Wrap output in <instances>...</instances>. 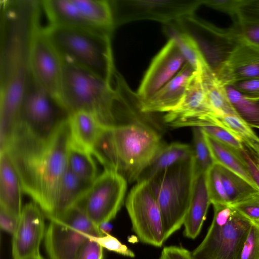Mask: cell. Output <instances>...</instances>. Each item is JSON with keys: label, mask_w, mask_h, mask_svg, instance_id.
<instances>
[{"label": "cell", "mask_w": 259, "mask_h": 259, "mask_svg": "<svg viewBox=\"0 0 259 259\" xmlns=\"http://www.w3.org/2000/svg\"><path fill=\"white\" fill-rule=\"evenodd\" d=\"M75 259H103V248L89 239L80 249Z\"/></svg>", "instance_id": "cell-42"}, {"label": "cell", "mask_w": 259, "mask_h": 259, "mask_svg": "<svg viewBox=\"0 0 259 259\" xmlns=\"http://www.w3.org/2000/svg\"><path fill=\"white\" fill-rule=\"evenodd\" d=\"M98 229L102 235L110 234L112 230V225L110 222H104L98 226Z\"/></svg>", "instance_id": "cell-47"}, {"label": "cell", "mask_w": 259, "mask_h": 259, "mask_svg": "<svg viewBox=\"0 0 259 259\" xmlns=\"http://www.w3.org/2000/svg\"><path fill=\"white\" fill-rule=\"evenodd\" d=\"M37 16L36 13L28 38V63L30 77L37 86L62 106L64 61L45 27L37 23Z\"/></svg>", "instance_id": "cell-10"}, {"label": "cell", "mask_w": 259, "mask_h": 259, "mask_svg": "<svg viewBox=\"0 0 259 259\" xmlns=\"http://www.w3.org/2000/svg\"><path fill=\"white\" fill-rule=\"evenodd\" d=\"M218 165L229 205H233L259 193V191L242 178Z\"/></svg>", "instance_id": "cell-31"}, {"label": "cell", "mask_w": 259, "mask_h": 259, "mask_svg": "<svg viewBox=\"0 0 259 259\" xmlns=\"http://www.w3.org/2000/svg\"><path fill=\"white\" fill-rule=\"evenodd\" d=\"M28 35L21 31L10 32L2 60L0 91V134L13 131L29 86Z\"/></svg>", "instance_id": "cell-5"}, {"label": "cell", "mask_w": 259, "mask_h": 259, "mask_svg": "<svg viewBox=\"0 0 259 259\" xmlns=\"http://www.w3.org/2000/svg\"><path fill=\"white\" fill-rule=\"evenodd\" d=\"M211 204L206 181V172L195 174L190 207L183 226L184 235L194 239L199 234Z\"/></svg>", "instance_id": "cell-22"}, {"label": "cell", "mask_w": 259, "mask_h": 259, "mask_svg": "<svg viewBox=\"0 0 259 259\" xmlns=\"http://www.w3.org/2000/svg\"><path fill=\"white\" fill-rule=\"evenodd\" d=\"M113 83L64 62L62 106L69 113L88 111L95 115L104 125H115L117 95Z\"/></svg>", "instance_id": "cell-6"}, {"label": "cell", "mask_w": 259, "mask_h": 259, "mask_svg": "<svg viewBox=\"0 0 259 259\" xmlns=\"http://www.w3.org/2000/svg\"><path fill=\"white\" fill-rule=\"evenodd\" d=\"M224 87L227 97L237 115L251 127L259 129V98L245 96L231 85Z\"/></svg>", "instance_id": "cell-29"}, {"label": "cell", "mask_w": 259, "mask_h": 259, "mask_svg": "<svg viewBox=\"0 0 259 259\" xmlns=\"http://www.w3.org/2000/svg\"><path fill=\"white\" fill-rule=\"evenodd\" d=\"M193 156L192 146L181 143L163 145L139 176L137 182L147 181L156 174Z\"/></svg>", "instance_id": "cell-25"}, {"label": "cell", "mask_w": 259, "mask_h": 259, "mask_svg": "<svg viewBox=\"0 0 259 259\" xmlns=\"http://www.w3.org/2000/svg\"><path fill=\"white\" fill-rule=\"evenodd\" d=\"M163 145L157 132L135 122L105 126L92 154L105 169L115 171L132 183Z\"/></svg>", "instance_id": "cell-1"}, {"label": "cell", "mask_w": 259, "mask_h": 259, "mask_svg": "<svg viewBox=\"0 0 259 259\" xmlns=\"http://www.w3.org/2000/svg\"><path fill=\"white\" fill-rule=\"evenodd\" d=\"M48 219L45 241L50 259H75L89 236H103L78 206Z\"/></svg>", "instance_id": "cell-11"}, {"label": "cell", "mask_w": 259, "mask_h": 259, "mask_svg": "<svg viewBox=\"0 0 259 259\" xmlns=\"http://www.w3.org/2000/svg\"><path fill=\"white\" fill-rule=\"evenodd\" d=\"M205 137L214 163L235 174L259 191L240 152L234 150L206 134Z\"/></svg>", "instance_id": "cell-26"}, {"label": "cell", "mask_w": 259, "mask_h": 259, "mask_svg": "<svg viewBox=\"0 0 259 259\" xmlns=\"http://www.w3.org/2000/svg\"><path fill=\"white\" fill-rule=\"evenodd\" d=\"M45 29L64 62L114 82L111 34L50 24Z\"/></svg>", "instance_id": "cell-4"}, {"label": "cell", "mask_w": 259, "mask_h": 259, "mask_svg": "<svg viewBox=\"0 0 259 259\" xmlns=\"http://www.w3.org/2000/svg\"><path fill=\"white\" fill-rule=\"evenodd\" d=\"M243 143L249 150L259 164V143L253 141H247Z\"/></svg>", "instance_id": "cell-46"}, {"label": "cell", "mask_w": 259, "mask_h": 259, "mask_svg": "<svg viewBox=\"0 0 259 259\" xmlns=\"http://www.w3.org/2000/svg\"><path fill=\"white\" fill-rule=\"evenodd\" d=\"M67 120L39 151L19 157L11 156L20 175L24 192L32 198L46 217L53 212L57 191L67 168L70 140Z\"/></svg>", "instance_id": "cell-2"}, {"label": "cell", "mask_w": 259, "mask_h": 259, "mask_svg": "<svg viewBox=\"0 0 259 259\" xmlns=\"http://www.w3.org/2000/svg\"><path fill=\"white\" fill-rule=\"evenodd\" d=\"M201 69L196 71L179 104L166 112L164 122L174 127L214 125L215 114L206 98Z\"/></svg>", "instance_id": "cell-16"}, {"label": "cell", "mask_w": 259, "mask_h": 259, "mask_svg": "<svg viewBox=\"0 0 259 259\" xmlns=\"http://www.w3.org/2000/svg\"><path fill=\"white\" fill-rule=\"evenodd\" d=\"M125 206L140 241L161 247L165 242L162 217L146 181L137 182L127 195Z\"/></svg>", "instance_id": "cell-15"}, {"label": "cell", "mask_w": 259, "mask_h": 259, "mask_svg": "<svg viewBox=\"0 0 259 259\" xmlns=\"http://www.w3.org/2000/svg\"><path fill=\"white\" fill-rule=\"evenodd\" d=\"M186 62L175 42L169 39L153 59L138 90L141 102L147 101L171 79Z\"/></svg>", "instance_id": "cell-17"}, {"label": "cell", "mask_w": 259, "mask_h": 259, "mask_svg": "<svg viewBox=\"0 0 259 259\" xmlns=\"http://www.w3.org/2000/svg\"><path fill=\"white\" fill-rule=\"evenodd\" d=\"M19 219L15 217L2 208L0 209V227L4 231L13 235Z\"/></svg>", "instance_id": "cell-45"}, {"label": "cell", "mask_w": 259, "mask_h": 259, "mask_svg": "<svg viewBox=\"0 0 259 259\" xmlns=\"http://www.w3.org/2000/svg\"><path fill=\"white\" fill-rule=\"evenodd\" d=\"M237 259H259V225L252 224Z\"/></svg>", "instance_id": "cell-36"}, {"label": "cell", "mask_w": 259, "mask_h": 259, "mask_svg": "<svg viewBox=\"0 0 259 259\" xmlns=\"http://www.w3.org/2000/svg\"><path fill=\"white\" fill-rule=\"evenodd\" d=\"M240 153L245 160L249 172L259 190V164L249 150L245 146Z\"/></svg>", "instance_id": "cell-44"}, {"label": "cell", "mask_w": 259, "mask_h": 259, "mask_svg": "<svg viewBox=\"0 0 259 259\" xmlns=\"http://www.w3.org/2000/svg\"><path fill=\"white\" fill-rule=\"evenodd\" d=\"M67 120L71 141L92 153L106 126L95 115L82 110L69 113Z\"/></svg>", "instance_id": "cell-23"}, {"label": "cell", "mask_w": 259, "mask_h": 259, "mask_svg": "<svg viewBox=\"0 0 259 259\" xmlns=\"http://www.w3.org/2000/svg\"><path fill=\"white\" fill-rule=\"evenodd\" d=\"M161 259H194L192 252L182 246H166L162 250Z\"/></svg>", "instance_id": "cell-43"}, {"label": "cell", "mask_w": 259, "mask_h": 259, "mask_svg": "<svg viewBox=\"0 0 259 259\" xmlns=\"http://www.w3.org/2000/svg\"><path fill=\"white\" fill-rule=\"evenodd\" d=\"M69 113L31 77L12 137L4 148L14 156L32 154L52 139Z\"/></svg>", "instance_id": "cell-3"}, {"label": "cell", "mask_w": 259, "mask_h": 259, "mask_svg": "<svg viewBox=\"0 0 259 259\" xmlns=\"http://www.w3.org/2000/svg\"><path fill=\"white\" fill-rule=\"evenodd\" d=\"M230 85L245 96L259 98V77L236 81Z\"/></svg>", "instance_id": "cell-41"}, {"label": "cell", "mask_w": 259, "mask_h": 259, "mask_svg": "<svg viewBox=\"0 0 259 259\" xmlns=\"http://www.w3.org/2000/svg\"><path fill=\"white\" fill-rule=\"evenodd\" d=\"M22 259H44V258L41 256L40 253H39V254L30 256H28V257H25V258H24Z\"/></svg>", "instance_id": "cell-48"}, {"label": "cell", "mask_w": 259, "mask_h": 259, "mask_svg": "<svg viewBox=\"0 0 259 259\" xmlns=\"http://www.w3.org/2000/svg\"><path fill=\"white\" fill-rule=\"evenodd\" d=\"M89 151L70 140L67 156V167L82 180L91 183L97 177V168Z\"/></svg>", "instance_id": "cell-28"}, {"label": "cell", "mask_w": 259, "mask_h": 259, "mask_svg": "<svg viewBox=\"0 0 259 259\" xmlns=\"http://www.w3.org/2000/svg\"><path fill=\"white\" fill-rule=\"evenodd\" d=\"M91 183L82 180L67 167L57 191L53 212L47 217L58 216L76 206Z\"/></svg>", "instance_id": "cell-24"}, {"label": "cell", "mask_w": 259, "mask_h": 259, "mask_svg": "<svg viewBox=\"0 0 259 259\" xmlns=\"http://www.w3.org/2000/svg\"><path fill=\"white\" fill-rule=\"evenodd\" d=\"M207 102L216 116L237 114L230 102L225 88L206 65L201 71Z\"/></svg>", "instance_id": "cell-27"}, {"label": "cell", "mask_w": 259, "mask_h": 259, "mask_svg": "<svg viewBox=\"0 0 259 259\" xmlns=\"http://www.w3.org/2000/svg\"><path fill=\"white\" fill-rule=\"evenodd\" d=\"M195 176L193 156L146 181L161 212L165 241L183 226L191 203Z\"/></svg>", "instance_id": "cell-7"}, {"label": "cell", "mask_w": 259, "mask_h": 259, "mask_svg": "<svg viewBox=\"0 0 259 259\" xmlns=\"http://www.w3.org/2000/svg\"><path fill=\"white\" fill-rule=\"evenodd\" d=\"M239 40L259 50V22L241 20Z\"/></svg>", "instance_id": "cell-39"}, {"label": "cell", "mask_w": 259, "mask_h": 259, "mask_svg": "<svg viewBox=\"0 0 259 259\" xmlns=\"http://www.w3.org/2000/svg\"><path fill=\"white\" fill-rule=\"evenodd\" d=\"M164 34L172 40L184 57L187 63L197 71L204 64L196 46L192 38L181 31L174 22L164 24Z\"/></svg>", "instance_id": "cell-30"}, {"label": "cell", "mask_w": 259, "mask_h": 259, "mask_svg": "<svg viewBox=\"0 0 259 259\" xmlns=\"http://www.w3.org/2000/svg\"><path fill=\"white\" fill-rule=\"evenodd\" d=\"M193 150L195 174L206 172L214 164L205 134L200 127H193Z\"/></svg>", "instance_id": "cell-32"}, {"label": "cell", "mask_w": 259, "mask_h": 259, "mask_svg": "<svg viewBox=\"0 0 259 259\" xmlns=\"http://www.w3.org/2000/svg\"><path fill=\"white\" fill-rule=\"evenodd\" d=\"M231 206L252 223L259 225V193Z\"/></svg>", "instance_id": "cell-37"}, {"label": "cell", "mask_w": 259, "mask_h": 259, "mask_svg": "<svg viewBox=\"0 0 259 259\" xmlns=\"http://www.w3.org/2000/svg\"><path fill=\"white\" fill-rule=\"evenodd\" d=\"M49 24L111 34L115 27L110 1L44 0Z\"/></svg>", "instance_id": "cell-9"}, {"label": "cell", "mask_w": 259, "mask_h": 259, "mask_svg": "<svg viewBox=\"0 0 259 259\" xmlns=\"http://www.w3.org/2000/svg\"><path fill=\"white\" fill-rule=\"evenodd\" d=\"M89 239L100 244L103 248L130 257H134V252L116 238L108 234L100 236H89Z\"/></svg>", "instance_id": "cell-38"}, {"label": "cell", "mask_w": 259, "mask_h": 259, "mask_svg": "<svg viewBox=\"0 0 259 259\" xmlns=\"http://www.w3.org/2000/svg\"><path fill=\"white\" fill-rule=\"evenodd\" d=\"M195 71L186 62L178 73L150 98L140 102L141 111L144 113L167 112L175 108L182 101Z\"/></svg>", "instance_id": "cell-19"}, {"label": "cell", "mask_w": 259, "mask_h": 259, "mask_svg": "<svg viewBox=\"0 0 259 259\" xmlns=\"http://www.w3.org/2000/svg\"><path fill=\"white\" fill-rule=\"evenodd\" d=\"M258 77L259 50L241 42L216 77L224 85L238 80Z\"/></svg>", "instance_id": "cell-20"}, {"label": "cell", "mask_w": 259, "mask_h": 259, "mask_svg": "<svg viewBox=\"0 0 259 259\" xmlns=\"http://www.w3.org/2000/svg\"><path fill=\"white\" fill-rule=\"evenodd\" d=\"M24 192L21 179L14 161L6 151L0 155L1 208L19 219Z\"/></svg>", "instance_id": "cell-21"}, {"label": "cell", "mask_w": 259, "mask_h": 259, "mask_svg": "<svg viewBox=\"0 0 259 259\" xmlns=\"http://www.w3.org/2000/svg\"><path fill=\"white\" fill-rule=\"evenodd\" d=\"M204 133L238 152L245 149V145L238 138L223 127L211 125L200 127Z\"/></svg>", "instance_id": "cell-35"}, {"label": "cell", "mask_w": 259, "mask_h": 259, "mask_svg": "<svg viewBox=\"0 0 259 259\" xmlns=\"http://www.w3.org/2000/svg\"><path fill=\"white\" fill-rule=\"evenodd\" d=\"M39 208L34 202L23 207L13 235L14 259H22L39 253V246L46 233L44 217Z\"/></svg>", "instance_id": "cell-18"}, {"label": "cell", "mask_w": 259, "mask_h": 259, "mask_svg": "<svg viewBox=\"0 0 259 259\" xmlns=\"http://www.w3.org/2000/svg\"><path fill=\"white\" fill-rule=\"evenodd\" d=\"M238 12L242 21L259 22V0H240Z\"/></svg>", "instance_id": "cell-40"}, {"label": "cell", "mask_w": 259, "mask_h": 259, "mask_svg": "<svg viewBox=\"0 0 259 259\" xmlns=\"http://www.w3.org/2000/svg\"><path fill=\"white\" fill-rule=\"evenodd\" d=\"M211 224L194 259H237L252 223L233 207L214 204Z\"/></svg>", "instance_id": "cell-8"}, {"label": "cell", "mask_w": 259, "mask_h": 259, "mask_svg": "<svg viewBox=\"0 0 259 259\" xmlns=\"http://www.w3.org/2000/svg\"><path fill=\"white\" fill-rule=\"evenodd\" d=\"M115 27L130 22L150 20L164 24L193 14L202 0L110 1Z\"/></svg>", "instance_id": "cell-13"}, {"label": "cell", "mask_w": 259, "mask_h": 259, "mask_svg": "<svg viewBox=\"0 0 259 259\" xmlns=\"http://www.w3.org/2000/svg\"><path fill=\"white\" fill-rule=\"evenodd\" d=\"M215 125L224 128L240 139L242 142L253 141L259 143V137L245 121L237 114L216 116Z\"/></svg>", "instance_id": "cell-33"}, {"label": "cell", "mask_w": 259, "mask_h": 259, "mask_svg": "<svg viewBox=\"0 0 259 259\" xmlns=\"http://www.w3.org/2000/svg\"><path fill=\"white\" fill-rule=\"evenodd\" d=\"M127 182L116 171L105 169L91 184L76 206L97 227L110 222L123 205Z\"/></svg>", "instance_id": "cell-12"}, {"label": "cell", "mask_w": 259, "mask_h": 259, "mask_svg": "<svg viewBox=\"0 0 259 259\" xmlns=\"http://www.w3.org/2000/svg\"><path fill=\"white\" fill-rule=\"evenodd\" d=\"M206 186L210 203L227 204L228 200L223 186L219 165L214 163L206 172Z\"/></svg>", "instance_id": "cell-34"}, {"label": "cell", "mask_w": 259, "mask_h": 259, "mask_svg": "<svg viewBox=\"0 0 259 259\" xmlns=\"http://www.w3.org/2000/svg\"><path fill=\"white\" fill-rule=\"evenodd\" d=\"M159 259H161L160 258H159Z\"/></svg>", "instance_id": "cell-49"}, {"label": "cell", "mask_w": 259, "mask_h": 259, "mask_svg": "<svg viewBox=\"0 0 259 259\" xmlns=\"http://www.w3.org/2000/svg\"><path fill=\"white\" fill-rule=\"evenodd\" d=\"M174 23L192 38L204 63L216 77L239 40L219 34L194 14L182 17Z\"/></svg>", "instance_id": "cell-14"}]
</instances>
